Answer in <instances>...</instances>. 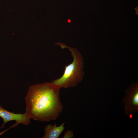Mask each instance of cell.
<instances>
[{
	"mask_svg": "<svg viewBox=\"0 0 138 138\" xmlns=\"http://www.w3.org/2000/svg\"><path fill=\"white\" fill-rule=\"evenodd\" d=\"M0 117L3 119V123L0 126V129L4 127L5 124L8 121H16V123L5 131L0 133L1 135L9 129L16 127L19 124H22L25 125H28L31 123L30 119L25 113L24 114L15 113L10 112L3 108L0 105Z\"/></svg>",
	"mask_w": 138,
	"mask_h": 138,
	"instance_id": "3",
	"label": "cell"
},
{
	"mask_svg": "<svg viewBox=\"0 0 138 138\" xmlns=\"http://www.w3.org/2000/svg\"></svg>",
	"mask_w": 138,
	"mask_h": 138,
	"instance_id": "8",
	"label": "cell"
},
{
	"mask_svg": "<svg viewBox=\"0 0 138 138\" xmlns=\"http://www.w3.org/2000/svg\"><path fill=\"white\" fill-rule=\"evenodd\" d=\"M67 22L69 24H70L71 22V19H69L67 20Z\"/></svg>",
	"mask_w": 138,
	"mask_h": 138,
	"instance_id": "7",
	"label": "cell"
},
{
	"mask_svg": "<svg viewBox=\"0 0 138 138\" xmlns=\"http://www.w3.org/2000/svg\"><path fill=\"white\" fill-rule=\"evenodd\" d=\"M60 89L51 82L31 86L25 98V113L30 119L36 121L56 120L63 108L60 97Z\"/></svg>",
	"mask_w": 138,
	"mask_h": 138,
	"instance_id": "1",
	"label": "cell"
},
{
	"mask_svg": "<svg viewBox=\"0 0 138 138\" xmlns=\"http://www.w3.org/2000/svg\"><path fill=\"white\" fill-rule=\"evenodd\" d=\"M73 57L72 63L66 65L64 73L60 78L51 81L54 85L60 88H68L77 85L82 79L84 74L83 58L81 54L76 48L67 46Z\"/></svg>",
	"mask_w": 138,
	"mask_h": 138,
	"instance_id": "2",
	"label": "cell"
},
{
	"mask_svg": "<svg viewBox=\"0 0 138 138\" xmlns=\"http://www.w3.org/2000/svg\"><path fill=\"white\" fill-rule=\"evenodd\" d=\"M125 92L126 96L123 98V100L125 105V114L137 112L138 111V83L132 84Z\"/></svg>",
	"mask_w": 138,
	"mask_h": 138,
	"instance_id": "4",
	"label": "cell"
},
{
	"mask_svg": "<svg viewBox=\"0 0 138 138\" xmlns=\"http://www.w3.org/2000/svg\"><path fill=\"white\" fill-rule=\"evenodd\" d=\"M74 133L71 130L66 131L64 133L63 138H72L74 137Z\"/></svg>",
	"mask_w": 138,
	"mask_h": 138,
	"instance_id": "6",
	"label": "cell"
},
{
	"mask_svg": "<svg viewBox=\"0 0 138 138\" xmlns=\"http://www.w3.org/2000/svg\"><path fill=\"white\" fill-rule=\"evenodd\" d=\"M64 123H63L59 126H56V124L47 125L44 127V134L42 138H58L65 128L64 126Z\"/></svg>",
	"mask_w": 138,
	"mask_h": 138,
	"instance_id": "5",
	"label": "cell"
}]
</instances>
